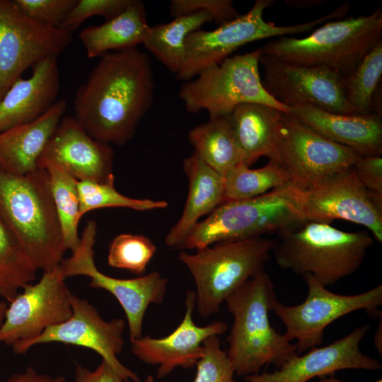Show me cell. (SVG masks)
Returning <instances> with one entry per match:
<instances>
[{"label":"cell","instance_id":"8992f818","mask_svg":"<svg viewBox=\"0 0 382 382\" xmlns=\"http://www.w3.org/2000/svg\"><path fill=\"white\" fill-rule=\"evenodd\" d=\"M382 9L330 21L303 38L280 36L264 45L262 53L289 63L327 67L349 75L382 40Z\"/></svg>","mask_w":382,"mask_h":382},{"label":"cell","instance_id":"277c9868","mask_svg":"<svg viewBox=\"0 0 382 382\" xmlns=\"http://www.w3.org/2000/svg\"><path fill=\"white\" fill-rule=\"evenodd\" d=\"M276 233L272 253L276 263L326 287L354 273L374 243L366 231L347 232L311 220Z\"/></svg>","mask_w":382,"mask_h":382},{"label":"cell","instance_id":"83f0119b","mask_svg":"<svg viewBox=\"0 0 382 382\" xmlns=\"http://www.w3.org/2000/svg\"><path fill=\"white\" fill-rule=\"evenodd\" d=\"M212 21V16L202 11L175 17L169 23L151 26L143 45L176 75L184 62L187 37Z\"/></svg>","mask_w":382,"mask_h":382},{"label":"cell","instance_id":"1f68e13d","mask_svg":"<svg viewBox=\"0 0 382 382\" xmlns=\"http://www.w3.org/2000/svg\"><path fill=\"white\" fill-rule=\"evenodd\" d=\"M50 176L52 195L60 222L66 250L73 252L79 245V223L80 213L77 182L69 173L55 168L45 169Z\"/></svg>","mask_w":382,"mask_h":382},{"label":"cell","instance_id":"f1b7e54d","mask_svg":"<svg viewBox=\"0 0 382 382\" xmlns=\"http://www.w3.org/2000/svg\"><path fill=\"white\" fill-rule=\"evenodd\" d=\"M37 270L0 216V298L11 301L36 278Z\"/></svg>","mask_w":382,"mask_h":382},{"label":"cell","instance_id":"b9f144b4","mask_svg":"<svg viewBox=\"0 0 382 382\" xmlns=\"http://www.w3.org/2000/svg\"><path fill=\"white\" fill-rule=\"evenodd\" d=\"M381 320L374 336V345L380 355L382 354V327Z\"/></svg>","mask_w":382,"mask_h":382},{"label":"cell","instance_id":"30bf717a","mask_svg":"<svg viewBox=\"0 0 382 382\" xmlns=\"http://www.w3.org/2000/svg\"><path fill=\"white\" fill-rule=\"evenodd\" d=\"M303 278L308 286L306 299L293 306L277 300L272 308L286 328L284 334L296 340L298 354L318 347L327 326L347 314L364 310L373 317L381 316V284L363 293L343 295L330 291L309 274Z\"/></svg>","mask_w":382,"mask_h":382},{"label":"cell","instance_id":"7bdbcfd3","mask_svg":"<svg viewBox=\"0 0 382 382\" xmlns=\"http://www.w3.org/2000/svg\"><path fill=\"white\" fill-rule=\"evenodd\" d=\"M320 378V379L318 382H342L340 379L334 377V376H325ZM373 382H382V380L378 379Z\"/></svg>","mask_w":382,"mask_h":382},{"label":"cell","instance_id":"f35d334b","mask_svg":"<svg viewBox=\"0 0 382 382\" xmlns=\"http://www.w3.org/2000/svg\"><path fill=\"white\" fill-rule=\"evenodd\" d=\"M352 168L358 179L368 190L382 197L381 155L360 156Z\"/></svg>","mask_w":382,"mask_h":382},{"label":"cell","instance_id":"4dcf8cb0","mask_svg":"<svg viewBox=\"0 0 382 382\" xmlns=\"http://www.w3.org/2000/svg\"><path fill=\"white\" fill-rule=\"evenodd\" d=\"M382 75V40L364 57L357 67L342 78L346 100L356 114L381 113L375 96Z\"/></svg>","mask_w":382,"mask_h":382},{"label":"cell","instance_id":"ab89813d","mask_svg":"<svg viewBox=\"0 0 382 382\" xmlns=\"http://www.w3.org/2000/svg\"><path fill=\"white\" fill-rule=\"evenodd\" d=\"M72 382H125L104 361L93 370L78 365Z\"/></svg>","mask_w":382,"mask_h":382},{"label":"cell","instance_id":"7402d4cb","mask_svg":"<svg viewBox=\"0 0 382 382\" xmlns=\"http://www.w3.org/2000/svg\"><path fill=\"white\" fill-rule=\"evenodd\" d=\"M58 56L33 66L28 79L19 78L0 100V132L35 120L57 100L60 89Z\"/></svg>","mask_w":382,"mask_h":382},{"label":"cell","instance_id":"2e32d148","mask_svg":"<svg viewBox=\"0 0 382 382\" xmlns=\"http://www.w3.org/2000/svg\"><path fill=\"white\" fill-rule=\"evenodd\" d=\"M262 84L279 103L291 108L311 105L343 115L356 114L348 104L342 77L324 66L299 65L261 54Z\"/></svg>","mask_w":382,"mask_h":382},{"label":"cell","instance_id":"8fae6325","mask_svg":"<svg viewBox=\"0 0 382 382\" xmlns=\"http://www.w3.org/2000/svg\"><path fill=\"white\" fill-rule=\"evenodd\" d=\"M96 233V221H88L79 245L59 265L61 272L65 279L87 276L90 278L89 286L104 289L113 295L126 315L130 341L139 338L146 310L151 304L163 301L168 279L157 271L132 279H118L103 274L98 270L94 260Z\"/></svg>","mask_w":382,"mask_h":382},{"label":"cell","instance_id":"f6af8a7d","mask_svg":"<svg viewBox=\"0 0 382 382\" xmlns=\"http://www.w3.org/2000/svg\"><path fill=\"white\" fill-rule=\"evenodd\" d=\"M144 382H156V379L154 378V376L152 375H148L146 378L144 379Z\"/></svg>","mask_w":382,"mask_h":382},{"label":"cell","instance_id":"60d3db41","mask_svg":"<svg viewBox=\"0 0 382 382\" xmlns=\"http://www.w3.org/2000/svg\"><path fill=\"white\" fill-rule=\"evenodd\" d=\"M4 382H65L62 376H52L37 371L32 366L11 376Z\"/></svg>","mask_w":382,"mask_h":382},{"label":"cell","instance_id":"836d02e7","mask_svg":"<svg viewBox=\"0 0 382 382\" xmlns=\"http://www.w3.org/2000/svg\"><path fill=\"white\" fill-rule=\"evenodd\" d=\"M156 251V247L148 237L122 233L117 236L109 246L108 264L141 275Z\"/></svg>","mask_w":382,"mask_h":382},{"label":"cell","instance_id":"e575fe53","mask_svg":"<svg viewBox=\"0 0 382 382\" xmlns=\"http://www.w3.org/2000/svg\"><path fill=\"white\" fill-rule=\"evenodd\" d=\"M203 347V355L195 365L197 371L193 382H238L234 379V369L218 335L207 338Z\"/></svg>","mask_w":382,"mask_h":382},{"label":"cell","instance_id":"8d00e7d4","mask_svg":"<svg viewBox=\"0 0 382 382\" xmlns=\"http://www.w3.org/2000/svg\"><path fill=\"white\" fill-rule=\"evenodd\" d=\"M19 10L39 23L59 28L77 0H13Z\"/></svg>","mask_w":382,"mask_h":382},{"label":"cell","instance_id":"7c38bea8","mask_svg":"<svg viewBox=\"0 0 382 382\" xmlns=\"http://www.w3.org/2000/svg\"><path fill=\"white\" fill-rule=\"evenodd\" d=\"M361 156L352 149L317 134L289 113L281 118L279 163L291 186L305 192L352 168Z\"/></svg>","mask_w":382,"mask_h":382},{"label":"cell","instance_id":"d590c367","mask_svg":"<svg viewBox=\"0 0 382 382\" xmlns=\"http://www.w3.org/2000/svg\"><path fill=\"white\" fill-rule=\"evenodd\" d=\"M129 0H77L59 28L72 33L86 19L96 16L109 21L121 13Z\"/></svg>","mask_w":382,"mask_h":382},{"label":"cell","instance_id":"e0dca14e","mask_svg":"<svg viewBox=\"0 0 382 382\" xmlns=\"http://www.w3.org/2000/svg\"><path fill=\"white\" fill-rule=\"evenodd\" d=\"M303 194L306 220L349 221L364 226L382 242V197L368 190L353 168L325 179Z\"/></svg>","mask_w":382,"mask_h":382},{"label":"cell","instance_id":"5b68a950","mask_svg":"<svg viewBox=\"0 0 382 382\" xmlns=\"http://www.w3.org/2000/svg\"><path fill=\"white\" fill-rule=\"evenodd\" d=\"M305 220L303 192L288 185L255 197L223 202L196 224L179 249L197 250L218 243L259 237Z\"/></svg>","mask_w":382,"mask_h":382},{"label":"cell","instance_id":"5bb4252c","mask_svg":"<svg viewBox=\"0 0 382 382\" xmlns=\"http://www.w3.org/2000/svg\"><path fill=\"white\" fill-rule=\"evenodd\" d=\"M72 315L66 321L47 328L39 336L12 347L14 353L25 354L31 347L59 342L88 348L102 357L125 382H140L138 375L117 358L125 345V322L121 318L104 320L87 299L71 294Z\"/></svg>","mask_w":382,"mask_h":382},{"label":"cell","instance_id":"52a82bcc","mask_svg":"<svg viewBox=\"0 0 382 382\" xmlns=\"http://www.w3.org/2000/svg\"><path fill=\"white\" fill-rule=\"evenodd\" d=\"M274 239L259 236L218 243L181 252L178 259L195 284V308L202 318L218 313L226 299L248 280L264 271Z\"/></svg>","mask_w":382,"mask_h":382},{"label":"cell","instance_id":"d6986e66","mask_svg":"<svg viewBox=\"0 0 382 382\" xmlns=\"http://www.w3.org/2000/svg\"><path fill=\"white\" fill-rule=\"evenodd\" d=\"M369 329L368 324L360 325L331 344L294 355L276 370L247 376L243 382H308L316 377L334 376L340 370H379L381 362L360 349Z\"/></svg>","mask_w":382,"mask_h":382},{"label":"cell","instance_id":"d4e9b609","mask_svg":"<svg viewBox=\"0 0 382 382\" xmlns=\"http://www.w3.org/2000/svg\"><path fill=\"white\" fill-rule=\"evenodd\" d=\"M281 110L261 103H243L229 115L233 129L250 167L260 157L279 163Z\"/></svg>","mask_w":382,"mask_h":382},{"label":"cell","instance_id":"44dd1931","mask_svg":"<svg viewBox=\"0 0 382 382\" xmlns=\"http://www.w3.org/2000/svg\"><path fill=\"white\" fill-rule=\"evenodd\" d=\"M289 114L324 138L361 156L382 154L381 113L343 115L304 105L291 108Z\"/></svg>","mask_w":382,"mask_h":382},{"label":"cell","instance_id":"ffe728a7","mask_svg":"<svg viewBox=\"0 0 382 382\" xmlns=\"http://www.w3.org/2000/svg\"><path fill=\"white\" fill-rule=\"evenodd\" d=\"M195 293L187 291L185 298V313L180 323L168 335L155 338L149 335L131 340L132 352L142 362L158 366L156 376L161 379L178 367H193L204 353V341L213 335H222L227 325L221 320L205 326L193 320Z\"/></svg>","mask_w":382,"mask_h":382},{"label":"cell","instance_id":"4fadbf2b","mask_svg":"<svg viewBox=\"0 0 382 382\" xmlns=\"http://www.w3.org/2000/svg\"><path fill=\"white\" fill-rule=\"evenodd\" d=\"M71 40L72 33L28 18L13 1L0 0V100L27 69L59 56Z\"/></svg>","mask_w":382,"mask_h":382},{"label":"cell","instance_id":"d6a6232c","mask_svg":"<svg viewBox=\"0 0 382 382\" xmlns=\"http://www.w3.org/2000/svg\"><path fill=\"white\" fill-rule=\"evenodd\" d=\"M114 179L105 183L91 180L77 182L81 216L92 210L102 208L125 207L147 211L164 209L168 206L164 200L134 199L123 195L115 188Z\"/></svg>","mask_w":382,"mask_h":382},{"label":"cell","instance_id":"603a6c76","mask_svg":"<svg viewBox=\"0 0 382 382\" xmlns=\"http://www.w3.org/2000/svg\"><path fill=\"white\" fill-rule=\"evenodd\" d=\"M66 108V100L62 98L35 120L0 132V166L16 175L37 170L38 159Z\"/></svg>","mask_w":382,"mask_h":382},{"label":"cell","instance_id":"3957f363","mask_svg":"<svg viewBox=\"0 0 382 382\" xmlns=\"http://www.w3.org/2000/svg\"><path fill=\"white\" fill-rule=\"evenodd\" d=\"M277 301L273 282L265 271L226 299L233 318L226 353L237 376L255 374L271 364L277 369L298 354L296 344L270 323L269 313Z\"/></svg>","mask_w":382,"mask_h":382},{"label":"cell","instance_id":"9c48e42d","mask_svg":"<svg viewBox=\"0 0 382 382\" xmlns=\"http://www.w3.org/2000/svg\"><path fill=\"white\" fill-rule=\"evenodd\" d=\"M272 3V0H257L247 13L216 29H199L191 33L185 40L184 62L176 78L184 81L191 80L202 70L221 63L248 43L274 36L312 31L325 21L339 19L346 15L345 8L340 6L317 19L280 26L264 20L263 13Z\"/></svg>","mask_w":382,"mask_h":382},{"label":"cell","instance_id":"9a60e30c","mask_svg":"<svg viewBox=\"0 0 382 382\" xmlns=\"http://www.w3.org/2000/svg\"><path fill=\"white\" fill-rule=\"evenodd\" d=\"M59 265L43 272L40 279L30 283L9 302L0 327V342L13 346L39 336L72 315L71 292Z\"/></svg>","mask_w":382,"mask_h":382},{"label":"cell","instance_id":"f546056e","mask_svg":"<svg viewBox=\"0 0 382 382\" xmlns=\"http://www.w3.org/2000/svg\"><path fill=\"white\" fill-rule=\"evenodd\" d=\"M224 180V202L255 197L290 185L286 170L274 161L257 169L241 164L227 173Z\"/></svg>","mask_w":382,"mask_h":382},{"label":"cell","instance_id":"7a4b0ae2","mask_svg":"<svg viewBox=\"0 0 382 382\" xmlns=\"http://www.w3.org/2000/svg\"><path fill=\"white\" fill-rule=\"evenodd\" d=\"M0 216L37 270L61 264L66 249L45 169L16 175L0 166Z\"/></svg>","mask_w":382,"mask_h":382},{"label":"cell","instance_id":"74e56055","mask_svg":"<svg viewBox=\"0 0 382 382\" xmlns=\"http://www.w3.org/2000/svg\"><path fill=\"white\" fill-rule=\"evenodd\" d=\"M169 11L173 18L200 11H205L219 25L241 15L231 0H173L170 1Z\"/></svg>","mask_w":382,"mask_h":382},{"label":"cell","instance_id":"cb8c5ba5","mask_svg":"<svg viewBox=\"0 0 382 382\" xmlns=\"http://www.w3.org/2000/svg\"><path fill=\"white\" fill-rule=\"evenodd\" d=\"M189 190L181 216L166 236L169 248L180 246L202 216L210 214L224 202V177L202 161L195 153L183 161Z\"/></svg>","mask_w":382,"mask_h":382},{"label":"cell","instance_id":"6da1fadb","mask_svg":"<svg viewBox=\"0 0 382 382\" xmlns=\"http://www.w3.org/2000/svg\"><path fill=\"white\" fill-rule=\"evenodd\" d=\"M99 59L76 92L74 116L94 139L122 146L133 137L153 105L151 61L137 48Z\"/></svg>","mask_w":382,"mask_h":382},{"label":"cell","instance_id":"ac0fdd59","mask_svg":"<svg viewBox=\"0 0 382 382\" xmlns=\"http://www.w3.org/2000/svg\"><path fill=\"white\" fill-rule=\"evenodd\" d=\"M114 151L94 139L74 115L64 116L47 143L38 168H55L78 181L98 183L114 179Z\"/></svg>","mask_w":382,"mask_h":382},{"label":"cell","instance_id":"ba28073f","mask_svg":"<svg viewBox=\"0 0 382 382\" xmlns=\"http://www.w3.org/2000/svg\"><path fill=\"white\" fill-rule=\"evenodd\" d=\"M260 47L228 57L202 70L180 86L179 97L188 112L206 110L209 118L231 114L238 105L261 103L289 113L290 108L265 88L259 72Z\"/></svg>","mask_w":382,"mask_h":382},{"label":"cell","instance_id":"484cf974","mask_svg":"<svg viewBox=\"0 0 382 382\" xmlns=\"http://www.w3.org/2000/svg\"><path fill=\"white\" fill-rule=\"evenodd\" d=\"M151 25L140 0H129L118 16L100 25H92L79 33L88 58H100L106 53L125 50L144 42Z\"/></svg>","mask_w":382,"mask_h":382},{"label":"cell","instance_id":"4316f807","mask_svg":"<svg viewBox=\"0 0 382 382\" xmlns=\"http://www.w3.org/2000/svg\"><path fill=\"white\" fill-rule=\"evenodd\" d=\"M229 115L209 118L190 129L187 135L194 153L223 177L243 163Z\"/></svg>","mask_w":382,"mask_h":382},{"label":"cell","instance_id":"ee69618b","mask_svg":"<svg viewBox=\"0 0 382 382\" xmlns=\"http://www.w3.org/2000/svg\"><path fill=\"white\" fill-rule=\"evenodd\" d=\"M7 303L4 301L0 300V327L3 323Z\"/></svg>","mask_w":382,"mask_h":382}]
</instances>
